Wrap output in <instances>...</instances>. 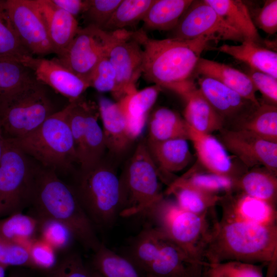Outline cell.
Returning <instances> with one entry per match:
<instances>
[{
    "label": "cell",
    "instance_id": "1",
    "mask_svg": "<svg viewBox=\"0 0 277 277\" xmlns=\"http://www.w3.org/2000/svg\"><path fill=\"white\" fill-rule=\"evenodd\" d=\"M136 32L144 52V78L185 99L197 88L194 77L202 53L217 41L206 36L189 40L157 39L149 38L143 30Z\"/></svg>",
    "mask_w": 277,
    "mask_h": 277
},
{
    "label": "cell",
    "instance_id": "2",
    "mask_svg": "<svg viewBox=\"0 0 277 277\" xmlns=\"http://www.w3.org/2000/svg\"><path fill=\"white\" fill-rule=\"evenodd\" d=\"M29 206L30 214L39 219H51L65 225L74 240L86 250L95 252L100 242L95 226L81 206L72 186L53 169L37 166Z\"/></svg>",
    "mask_w": 277,
    "mask_h": 277
},
{
    "label": "cell",
    "instance_id": "3",
    "mask_svg": "<svg viewBox=\"0 0 277 277\" xmlns=\"http://www.w3.org/2000/svg\"><path fill=\"white\" fill-rule=\"evenodd\" d=\"M277 226L223 218L204 254L209 264L239 261L257 264L276 260Z\"/></svg>",
    "mask_w": 277,
    "mask_h": 277
},
{
    "label": "cell",
    "instance_id": "4",
    "mask_svg": "<svg viewBox=\"0 0 277 277\" xmlns=\"http://www.w3.org/2000/svg\"><path fill=\"white\" fill-rule=\"evenodd\" d=\"M147 275L157 277H200L208 264L188 256L162 230L149 227L135 238L128 258Z\"/></svg>",
    "mask_w": 277,
    "mask_h": 277
},
{
    "label": "cell",
    "instance_id": "5",
    "mask_svg": "<svg viewBox=\"0 0 277 277\" xmlns=\"http://www.w3.org/2000/svg\"><path fill=\"white\" fill-rule=\"evenodd\" d=\"M69 103L54 112L31 133L12 139L28 156L42 166L54 171H68L77 163L68 122Z\"/></svg>",
    "mask_w": 277,
    "mask_h": 277
},
{
    "label": "cell",
    "instance_id": "6",
    "mask_svg": "<svg viewBox=\"0 0 277 277\" xmlns=\"http://www.w3.org/2000/svg\"><path fill=\"white\" fill-rule=\"evenodd\" d=\"M85 212L94 226L107 228L120 216V178L111 166L101 161L81 170L72 186Z\"/></svg>",
    "mask_w": 277,
    "mask_h": 277
},
{
    "label": "cell",
    "instance_id": "7",
    "mask_svg": "<svg viewBox=\"0 0 277 277\" xmlns=\"http://www.w3.org/2000/svg\"><path fill=\"white\" fill-rule=\"evenodd\" d=\"M212 211L201 214L185 211L173 202L163 199L147 213L152 214L162 230L193 260L207 263L204 254L219 222L209 215Z\"/></svg>",
    "mask_w": 277,
    "mask_h": 277
},
{
    "label": "cell",
    "instance_id": "8",
    "mask_svg": "<svg viewBox=\"0 0 277 277\" xmlns=\"http://www.w3.org/2000/svg\"><path fill=\"white\" fill-rule=\"evenodd\" d=\"M161 174L146 144L136 147L122 178L120 179V216L147 213L163 199Z\"/></svg>",
    "mask_w": 277,
    "mask_h": 277
},
{
    "label": "cell",
    "instance_id": "9",
    "mask_svg": "<svg viewBox=\"0 0 277 277\" xmlns=\"http://www.w3.org/2000/svg\"><path fill=\"white\" fill-rule=\"evenodd\" d=\"M37 167L12 139L6 138L0 162V219L29 206Z\"/></svg>",
    "mask_w": 277,
    "mask_h": 277
},
{
    "label": "cell",
    "instance_id": "10",
    "mask_svg": "<svg viewBox=\"0 0 277 277\" xmlns=\"http://www.w3.org/2000/svg\"><path fill=\"white\" fill-rule=\"evenodd\" d=\"M54 112L39 83L0 105V128L5 138H21L34 131Z\"/></svg>",
    "mask_w": 277,
    "mask_h": 277
},
{
    "label": "cell",
    "instance_id": "11",
    "mask_svg": "<svg viewBox=\"0 0 277 277\" xmlns=\"http://www.w3.org/2000/svg\"><path fill=\"white\" fill-rule=\"evenodd\" d=\"M68 122L77 163L81 170L92 168L102 161L107 149L102 128L98 122L97 104L82 97L69 102Z\"/></svg>",
    "mask_w": 277,
    "mask_h": 277
},
{
    "label": "cell",
    "instance_id": "12",
    "mask_svg": "<svg viewBox=\"0 0 277 277\" xmlns=\"http://www.w3.org/2000/svg\"><path fill=\"white\" fill-rule=\"evenodd\" d=\"M106 55L115 71L116 87L113 96L118 101L137 90L136 84L142 75L144 52L136 31L111 32Z\"/></svg>",
    "mask_w": 277,
    "mask_h": 277
},
{
    "label": "cell",
    "instance_id": "13",
    "mask_svg": "<svg viewBox=\"0 0 277 277\" xmlns=\"http://www.w3.org/2000/svg\"><path fill=\"white\" fill-rule=\"evenodd\" d=\"M169 37L189 40L211 36L217 41L242 42L244 38L228 25L205 0L193 1L180 18Z\"/></svg>",
    "mask_w": 277,
    "mask_h": 277
},
{
    "label": "cell",
    "instance_id": "14",
    "mask_svg": "<svg viewBox=\"0 0 277 277\" xmlns=\"http://www.w3.org/2000/svg\"><path fill=\"white\" fill-rule=\"evenodd\" d=\"M111 36V32L92 26L80 28L67 49L56 58L89 84L94 69L106 53Z\"/></svg>",
    "mask_w": 277,
    "mask_h": 277
},
{
    "label": "cell",
    "instance_id": "15",
    "mask_svg": "<svg viewBox=\"0 0 277 277\" xmlns=\"http://www.w3.org/2000/svg\"><path fill=\"white\" fill-rule=\"evenodd\" d=\"M218 138L227 151L246 167L262 166L276 175L277 143L268 141L239 129L223 128Z\"/></svg>",
    "mask_w": 277,
    "mask_h": 277
},
{
    "label": "cell",
    "instance_id": "16",
    "mask_svg": "<svg viewBox=\"0 0 277 277\" xmlns=\"http://www.w3.org/2000/svg\"><path fill=\"white\" fill-rule=\"evenodd\" d=\"M6 4L25 48L33 56L54 53L44 22L33 0H6Z\"/></svg>",
    "mask_w": 277,
    "mask_h": 277
},
{
    "label": "cell",
    "instance_id": "17",
    "mask_svg": "<svg viewBox=\"0 0 277 277\" xmlns=\"http://www.w3.org/2000/svg\"><path fill=\"white\" fill-rule=\"evenodd\" d=\"M21 64L32 72L38 82L49 86L70 102L81 97L90 87L88 82L64 66L56 57L49 60L30 55L25 57Z\"/></svg>",
    "mask_w": 277,
    "mask_h": 277
},
{
    "label": "cell",
    "instance_id": "18",
    "mask_svg": "<svg viewBox=\"0 0 277 277\" xmlns=\"http://www.w3.org/2000/svg\"><path fill=\"white\" fill-rule=\"evenodd\" d=\"M196 87L224 120L225 125L226 122L236 125L258 106L222 83L209 77L199 76Z\"/></svg>",
    "mask_w": 277,
    "mask_h": 277
},
{
    "label": "cell",
    "instance_id": "19",
    "mask_svg": "<svg viewBox=\"0 0 277 277\" xmlns=\"http://www.w3.org/2000/svg\"><path fill=\"white\" fill-rule=\"evenodd\" d=\"M187 126L188 140L192 143L199 162L206 171L237 179L236 168L220 141L211 134L199 132Z\"/></svg>",
    "mask_w": 277,
    "mask_h": 277
},
{
    "label": "cell",
    "instance_id": "20",
    "mask_svg": "<svg viewBox=\"0 0 277 277\" xmlns=\"http://www.w3.org/2000/svg\"><path fill=\"white\" fill-rule=\"evenodd\" d=\"M44 22L57 56L67 49L80 28L75 17L55 6L50 0H33Z\"/></svg>",
    "mask_w": 277,
    "mask_h": 277
},
{
    "label": "cell",
    "instance_id": "21",
    "mask_svg": "<svg viewBox=\"0 0 277 277\" xmlns=\"http://www.w3.org/2000/svg\"><path fill=\"white\" fill-rule=\"evenodd\" d=\"M224 205L223 217L251 223L276 225L275 205L243 193L236 196L224 195L220 201Z\"/></svg>",
    "mask_w": 277,
    "mask_h": 277
},
{
    "label": "cell",
    "instance_id": "22",
    "mask_svg": "<svg viewBox=\"0 0 277 277\" xmlns=\"http://www.w3.org/2000/svg\"><path fill=\"white\" fill-rule=\"evenodd\" d=\"M195 75L214 78L255 106L260 105L256 90L248 75L228 65L201 57L195 68Z\"/></svg>",
    "mask_w": 277,
    "mask_h": 277
},
{
    "label": "cell",
    "instance_id": "23",
    "mask_svg": "<svg viewBox=\"0 0 277 277\" xmlns=\"http://www.w3.org/2000/svg\"><path fill=\"white\" fill-rule=\"evenodd\" d=\"M97 106L106 148L114 154H121L133 141L125 118L117 102L101 96Z\"/></svg>",
    "mask_w": 277,
    "mask_h": 277
},
{
    "label": "cell",
    "instance_id": "24",
    "mask_svg": "<svg viewBox=\"0 0 277 277\" xmlns=\"http://www.w3.org/2000/svg\"><path fill=\"white\" fill-rule=\"evenodd\" d=\"M161 90L160 87L154 85L137 90L117 101L132 141L142 134L148 113L156 102Z\"/></svg>",
    "mask_w": 277,
    "mask_h": 277
},
{
    "label": "cell",
    "instance_id": "25",
    "mask_svg": "<svg viewBox=\"0 0 277 277\" xmlns=\"http://www.w3.org/2000/svg\"><path fill=\"white\" fill-rule=\"evenodd\" d=\"M148 151L159 171L177 172L186 168L192 159L188 140L176 138L163 141L147 140Z\"/></svg>",
    "mask_w": 277,
    "mask_h": 277
},
{
    "label": "cell",
    "instance_id": "26",
    "mask_svg": "<svg viewBox=\"0 0 277 277\" xmlns=\"http://www.w3.org/2000/svg\"><path fill=\"white\" fill-rule=\"evenodd\" d=\"M217 50L245 63L250 69L277 78V53L261 44L244 40L238 45L223 44Z\"/></svg>",
    "mask_w": 277,
    "mask_h": 277
},
{
    "label": "cell",
    "instance_id": "27",
    "mask_svg": "<svg viewBox=\"0 0 277 277\" xmlns=\"http://www.w3.org/2000/svg\"><path fill=\"white\" fill-rule=\"evenodd\" d=\"M184 119L187 124L202 133L211 134L225 128V123L196 88L185 98Z\"/></svg>",
    "mask_w": 277,
    "mask_h": 277
},
{
    "label": "cell",
    "instance_id": "28",
    "mask_svg": "<svg viewBox=\"0 0 277 277\" xmlns=\"http://www.w3.org/2000/svg\"><path fill=\"white\" fill-rule=\"evenodd\" d=\"M230 26L244 37L261 44L259 33L248 7L240 0H205Z\"/></svg>",
    "mask_w": 277,
    "mask_h": 277
},
{
    "label": "cell",
    "instance_id": "29",
    "mask_svg": "<svg viewBox=\"0 0 277 277\" xmlns=\"http://www.w3.org/2000/svg\"><path fill=\"white\" fill-rule=\"evenodd\" d=\"M192 0H153L142 22L150 30L172 31Z\"/></svg>",
    "mask_w": 277,
    "mask_h": 277
},
{
    "label": "cell",
    "instance_id": "30",
    "mask_svg": "<svg viewBox=\"0 0 277 277\" xmlns=\"http://www.w3.org/2000/svg\"><path fill=\"white\" fill-rule=\"evenodd\" d=\"M176 138L188 140V126L184 118L169 108H157L149 120L148 140L163 141Z\"/></svg>",
    "mask_w": 277,
    "mask_h": 277
},
{
    "label": "cell",
    "instance_id": "31",
    "mask_svg": "<svg viewBox=\"0 0 277 277\" xmlns=\"http://www.w3.org/2000/svg\"><path fill=\"white\" fill-rule=\"evenodd\" d=\"M236 179L217 175L209 172H201L195 167L190 169L181 176L173 180L168 188L186 186L197 189L205 192L223 196L231 194L236 188Z\"/></svg>",
    "mask_w": 277,
    "mask_h": 277
},
{
    "label": "cell",
    "instance_id": "32",
    "mask_svg": "<svg viewBox=\"0 0 277 277\" xmlns=\"http://www.w3.org/2000/svg\"><path fill=\"white\" fill-rule=\"evenodd\" d=\"M276 175L265 168H252L240 175L236 188L247 195L275 205L277 195Z\"/></svg>",
    "mask_w": 277,
    "mask_h": 277
},
{
    "label": "cell",
    "instance_id": "33",
    "mask_svg": "<svg viewBox=\"0 0 277 277\" xmlns=\"http://www.w3.org/2000/svg\"><path fill=\"white\" fill-rule=\"evenodd\" d=\"M235 125V129L244 130L265 140L277 143L276 105L260 102Z\"/></svg>",
    "mask_w": 277,
    "mask_h": 277
},
{
    "label": "cell",
    "instance_id": "34",
    "mask_svg": "<svg viewBox=\"0 0 277 277\" xmlns=\"http://www.w3.org/2000/svg\"><path fill=\"white\" fill-rule=\"evenodd\" d=\"M39 83L32 72L21 63L0 62V105L25 89Z\"/></svg>",
    "mask_w": 277,
    "mask_h": 277
},
{
    "label": "cell",
    "instance_id": "35",
    "mask_svg": "<svg viewBox=\"0 0 277 277\" xmlns=\"http://www.w3.org/2000/svg\"><path fill=\"white\" fill-rule=\"evenodd\" d=\"M30 55H32L22 44L13 25L6 0H0V62L21 63Z\"/></svg>",
    "mask_w": 277,
    "mask_h": 277
},
{
    "label": "cell",
    "instance_id": "36",
    "mask_svg": "<svg viewBox=\"0 0 277 277\" xmlns=\"http://www.w3.org/2000/svg\"><path fill=\"white\" fill-rule=\"evenodd\" d=\"M39 220L30 214L19 212L0 219V236L27 247L38 238Z\"/></svg>",
    "mask_w": 277,
    "mask_h": 277
},
{
    "label": "cell",
    "instance_id": "37",
    "mask_svg": "<svg viewBox=\"0 0 277 277\" xmlns=\"http://www.w3.org/2000/svg\"><path fill=\"white\" fill-rule=\"evenodd\" d=\"M94 253L93 270L103 277H140L137 268L128 259L105 245L102 244Z\"/></svg>",
    "mask_w": 277,
    "mask_h": 277
},
{
    "label": "cell",
    "instance_id": "38",
    "mask_svg": "<svg viewBox=\"0 0 277 277\" xmlns=\"http://www.w3.org/2000/svg\"><path fill=\"white\" fill-rule=\"evenodd\" d=\"M165 193L173 194L182 209L197 214L211 210L223 197L186 186L167 188Z\"/></svg>",
    "mask_w": 277,
    "mask_h": 277
},
{
    "label": "cell",
    "instance_id": "39",
    "mask_svg": "<svg viewBox=\"0 0 277 277\" xmlns=\"http://www.w3.org/2000/svg\"><path fill=\"white\" fill-rule=\"evenodd\" d=\"M153 0H122L103 30H126L142 21Z\"/></svg>",
    "mask_w": 277,
    "mask_h": 277
},
{
    "label": "cell",
    "instance_id": "40",
    "mask_svg": "<svg viewBox=\"0 0 277 277\" xmlns=\"http://www.w3.org/2000/svg\"><path fill=\"white\" fill-rule=\"evenodd\" d=\"M39 237L56 251L67 249L74 238L69 229L62 223L51 219H39Z\"/></svg>",
    "mask_w": 277,
    "mask_h": 277
},
{
    "label": "cell",
    "instance_id": "41",
    "mask_svg": "<svg viewBox=\"0 0 277 277\" xmlns=\"http://www.w3.org/2000/svg\"><path fill=\"white\" fill-rule=\"evenodd\" d=\"M122 0H88L82 15L86 26L103 30Z\"/></svg>",
    "mask_w": 277,
    "mask_h": 277
},
{
    "label": "cell",
    "instance_id": "42",
    "mask_svg": "<svg viewBox=\"0 0 277 277\" xmlns=\"http://www.w3.org/2000/svg\"><path fill=\"white\" fill-rule=\"evenodd\" d=\"M0 264L7 267H27L35 269L27 247L1 236Z\"/></svg>",
    "mask_w": 277,
    "mask_h": 277
},
{
    "label": "cell",
    "instance_id": "43",
    "mask_svg": "<svg viewBox=\"0 0 277 277\" xmlns=\"http://www.w3.org/2000/svg\"><path fill=\"white\" fill-rule=\"evenodd\" d=\"M90 87L100 92H110L114 94L116 87L114 68L106 54L94 69L89 81Z\"/></svg>",
    "mask_w": 277,
    "mask_h": 277
},
{
    "label": "cell",
    "instance_id": "44",
    "mask_svg": "<svg viewBox=\"0 0 277 277\" xmlns=\"http://www.w3.org/2000/svg\"><path fill=\"white\" fill-rule=\"evenodd\" d=\"M27 248L35 269L48 271L56 265V250L44 241L35 239Z\"/></svg>",
    "mask_w": 277,
    "mask_h": 277
},
{
    "label": "cell",
    "instance_id": "45",
    "mask_svg": "<svg viewBox=\"0 0 277 277\" xmlns=\"http://www.w3.org/2000/svg\"><path fill=\"white\" fill-rule=\"evenodd\" d=\"M223 277H264L262 266L239 261L209 264Z\"/></svg>",
    "mask_w": 277,
    "mask_h": 277
},
{
    "label": "cell",
    "instance_id": "46",
    "mask_svg": "<svg viewBox=\"0 0 277 277\" xmlns=\"http://www.w3.org/2000/svg\"><path fill=\"white\" fill-rule=\"evenodd\" d=\"M46 272L47 277H90V270L80 255L76 253L68 255Z\"/></svg>",
    "mask_w": 277,
    "mask_h": 277
},
{
    "label": "cell",
    "instance_id": "47",
    "mask_svg": "<svg viewBox=\"0 0 277 277\" xmlns=\"http://www.w3.org/2000/svg\"><path fill=\"white\" fill-rule=\"evenodd\" d=\"M248 75L256 91H259L267 103L277 104V78L262 72L248 68Z\"/></svg>",
    "mask_w": 277,
    "mask_h": 277
},
{
    "label": "cell",
    "instance_id": "48",
    "mask_svg": "<svg viewBox=\"0 0 277 277\" xmlns=\"http://www.w3.org/2000/svg\"><path fill=\"white\" fill-rule=\"evenodd\" d=\"M253 22L256 27L265 33L273 34L277 31V1H265L257 12Z\"/></svg>",
    "mask_w": 277,
    "mask_h": 277
},
{
    "label": "cell",
    "instance_id": "49",
    "mask_svg": "<svg viewBox=\"0 0 277 277\" xmlns=\"http://www.w3.org/2000/svg\"><path fill=\"white\" fill-rule=\"evenodd\" d=\"M56 7L65 10L76 18L83 14L87 8L88 0H50Z\"/></svg>",
    "mask_w": 277,
    "mask_h": 277
},
{
    "label": "cell",
    "instance_id": "50",
    "mask_svg": "<svg viewBox=\"0 0 277 277\" xmlns=\"http://www.w3.org/2000/svg\"><path fill=\"white\" fill-rule=\"evenodd\" d=\"M6 138L0 128V162L4 151Z\"/></svg>",
    "mask_w": 277,
    "mask_h": 277
},
{
    "label": "cell",
    "instance_id": "51",
    "mask_svg": "<svg viewBox=\"0 0 277 277\" xmlns=\"http://www.w3.org/2000/svg\"><path fill=\"white\" fill-rule=\"evenodd\" d=\"M208 277H223L221 275L218 273L215 270L209 266L207 271Z\"/></svg>",
    "mask_w": 277,
    "mask_h": 277
},
{
    "label": "cell",
    "instance_id": "52",
    "mask_svg": "<svg viewBox=\"0 0 277 277\" xmlns=\"http://www.w3.org/2000/svg\"><path fill=\"white\" fill-rule=\"evenodd\" d=\"M8 277H25V276L21 272L14 270L9 273Z\"/></svg>",
    "mask_w": 277,
    "mask_h": 277
},
{
    "label": "cell",
    "instance_id": "53",
    "mask_svg": "<svg viewBox=\"0 0 277 277\" xmlns=\"http://www.w3.org/2000/svg\"><path fill=\"white\" fill-rule=\"evenodd\" d=\"M8 267L0 264V277L6 276V270Z\"/></svg>",
    "mask_w": 277,
    "mask_h": 277
},
{
    "label": "cell",
    "instance_id": "54",
    "mask_svg": "<svg viewBox=\"0 0 277 277\" xmlns=\"http://www.w3.org/2000/svg\"><path fill=\"white\" fill-rule=\"evenodd\" d=\"M90 277H103L95 270H90Z\"/></svg>",
    "mask_w": 277,
    "mask_h": 277
},
{
    "label": "cell",
    "instance_id": "55",
    "mask_svg": "<svg viewBox=\"0 0 277 277\" xmlns=\"http://www.w3.org/2000/svg\"><path fill=\"white\" fill-rule=\"evenodd\" d=\"M146 277H157V276H153V275H147ZM200 277H208L207 271L205 274H204V275H202V276H201Z\"/></svg>",
    "mask_w": 277,
    "mask_h": 277
},
{
    "label": "cell",
    "instance_id": "56",
    "mask_svg": "<svg viewBox=\"0 0 277 277\" xmlns=\"http://www.w3.org/2000/svg\"><path fill=\"white\" fill-rule=\"evenodd\" d=\"M44 277H47V275H46H46H45V276H44Z\"/></svg>",
    "mask_w": 277,
    "mask_h": 277
}]
</instances>
